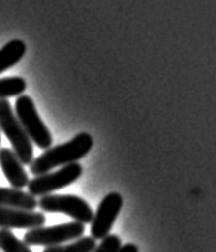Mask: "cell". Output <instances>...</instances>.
<instances>
[{
  "instance_id": "1",
  "label": "cell",
  "mask_w": 216,
  "mask_h": 252,
  "mask_svg": "<svg viewBox=\"0 0 216 252\" xmlns=\"http://www.w3.org/2000/svg\"><path fill=\"white\" fill-rule=\"evenodd\" d=\"M94 139L87 132H81L72 138L69 142L62 143L58 146H53L47 149L40 156L36 157L31 163V172L34 177L51 172L55 167L68 165L77 163L84 156H87L90 150L93 149Z\"/></svg>"
},
{
  "instance_id": "2",
  "label": "cell",
  "mask_w": 216,
  "mask_h": 252,
  "mask_svg": "<svg viewBox=\"0 0 216 252\" xmlns=\"http://www.w3.org/2000/svg\"><path fill=\"white\" fill-rule=\"evenodd\" d=\"M0 131L6 134L7 139L13 145L14 153L21 163L24 165H31L33 161V145L7 99H0Z\"/></svg>"
},
{
  "instance_id": "3",
  "label": "cell",
  "mask_w": 216,
  "mask_h": 252,
  "mask_svg": "<svg viewBox=\"0 0 216 252\" xmlns=\"http://www.w3.org/2000/svg\"><path fill=\"white\" fill-rule=\"evenodd\" d=\"M15 116L25 129L29 139L40 149H50L53 145V136L47 126L39 116L33 99L28 95H20L15 101Z\"/></svg>"
},
{
  "instance_id": "4",
  "label": "cell",
  "mask_w": 216,
  "mask_h": 252,
  "mask_svg": "<svg viewBox=\"0 0 216 252\" xmlns=\"http://www.w3.org/2000/svg\"><path fill=\"white\" fill-rule=\"evenodd\" d=\"M86 227L79 222H68L62 225L50 226V227H36L31 229L24 236V243L29 246H46L54 247L61 246L72 240L83 237Z\"/></svg>"
},
{
  "instance_id": "5",
  "label": "cell",
  "mask_w": 216,
  "mask_h": 252,
  "mask_svg": "<svg viewBox=\"0 0 216 252\" xmlns=\"http://www.w3.org/2000/svg\"><path fill=\"white\" fill-rule=\"evenodd\" d=\"M37 207L41 211L61 212L66 214L79 223H91L94 211L86 200L74 194H47L37 201Z\"/></svg>"
},
{
  "instance_id": "6",
  "label": "cell",
  "mask_w": 216,
  "mask_h": 252,
  "mask_svg": "<svg viewBox=\"0 0 216 252\" xmlns=\"http://www.w3.org/2000/svg\"><path fill=\"white\" fill-rule=\"evenodd\" d=\"M83 174V167L79 163H72L63 165L61 170L54 172H47L33 178L28 184V190L34 197H43L51 194L58 189H63L69 185L76 182Z\"/></svg>"
},
{
  "instance_id": "7",
  "label": "cell",
  "mask_w": 216,
  "mask_h": 252,
  "mask_svg": "<svg viewBox=\"0 0 216 252\" xmlns=\"http://www.w3.org/2000/svg\"><path fill=\"white\" fill-rule=\"evenodd\" d=\"M122 194L113 191L109 193L108 196L102 200L96 211L94 214V218L91 222V237L94 240H103L112 230V226L115 223L116 218L123 208Z\"/></svg>"
},
{
  "instance_id": "8",
  "label": "cell",
  "mask_w": 216,
  "mask_h": 252,
  "mask_svg": "<svg viewBox=\"0 0 216 252\" xmlns=\"http://www.w3.org/2000/svg\"><path fill=\"white\" fill-rule=\"evenodd\" d=\"M46 222V215L37 211H22L0 207V229H36Z\"/></svg>"
},
{
  "instance_id": "9",
  "label": "cell",
  "mask_w": 216,
  "mask_h": 252,
  "mask_svg": "<svg viewBox=\"0 0 216 252\" xmlns=\"http://www.w3.org/2000/svg\"><path fill=\"white\" fill-rule=\"evenodd\" d=\"M0 167L7 178V181L14 189H24L29 184L27 171L24 170V164L18 160L14 150L1 148L0 149Z\"/></svg>"
},
{
  "instance_id": "10",
  "label": "cell",
  "mask_w": 216,
  "mask_h": 252,
  "mask_svg": "<svg viewBox=\"0 0 216 252\" xmlns=\"http://www.w3.org/2000/svg\"><path fill=\"white\" fill-rule=\"evenodd\" d=\"M0 207L22 211H34L37 207V198L32 196L29 191L0 186Z\"/></svg>"
},
{
  "instance_id": "11",
  "label": "cell",
  "mask_w": 216,
  "mask_h": 252,
  "mask_svg": "<svg viewBox=\"0 0 216 252\" xmlns=\"http://www.w3.org/2000/svg\"><path fill=\"white\" fill-rule=\"evenodd\" d=\"M27 53V44L20 39H14L0 48V73L17 65Z\"/></svg>"
},
{
  "instance_id": "12",
  "label": "cell",
  "mask_w": 216,
  "mask_h": 252,
  "mask_svg": "<svg viewBox=\"0 0 216 252\" xmlns=\"http://www.w3.org/2000/svg\"><path fill=\"white\" fill-rule=\"evenodd\" d=\"M96 247V240L91 236L90 237H80L74 240L70 244H61V246L46 247L43 252H93Z\"/></svg>"
},
{
  "instance_id": "13",
  "label": "cell",
  "mask_w": 216,
  "mask_h": 252,
  "mask_svg": "<svg viewBox=\"0 0 216 252\" xmlns=\"http://www.w3.org/2000/svg\"><path fill=\"white\" fill-rule=\"evenodd\" d=\"M25 90H27V82L22 77L0 79V99L21 95Z\"/></svg>"
},
{
  "instance_id": "14",
  "label": "cell",
  "mask_w": 216,
  "mask_h": 252,
  "mask_svg": "<svg viewBox=\"0 0 216 252\" xmlns=\"http://www.w3.org/2000/svg\"><path fill=\"white\" fill-rule=\"evenodd\" d=\"M0 250L3 252H32L24 241L17 239V236L8 229H0Z\"/></svg>"
},
{
  "instance_id": "15",
  "label": "cell",
  "mask_w": 216,
  "mask_h": 252,
  "mask_svg": "<svg viewBox=\"0 0 216 252\" xmlns=\"http://www.w3.org/2000/svg\"><path fill=\"white\" fill-rule=\"evenodd\" d=\"M122 248V240L116 234H109L102 240L101 244L95 247L93 252H119Z\"/></svg>"
},
{
  "instance_id": "16",
  "label": "cell",
  "mask_w": 216,
  "mask_h": 252,
  "mask_svg": "<svg viewBox=\"0 0 216 252\" xmlns=\"http://www.w3.org/2000/svg\"><path fill=\"white\" fill-rule=\"evenodd\" d=\"M119 252H139V250H138V247L135 244L129 243V244H125V246H122Z\"/></svg>"
},
{
  "instance_id": "17",
  "label": "cell",
  "mask_w": 216,
  "mask_h": 252,
  "mask_svg": "<svg viewBox=\"0 0 216 252\" xmlns=\"http://www.w3.org/2000/svg\"><path fill=\"white\" fill-rule=\"evenodd\" d=\"M0 142H1V138H0Z\"/></svg>"
}]
</instances>
